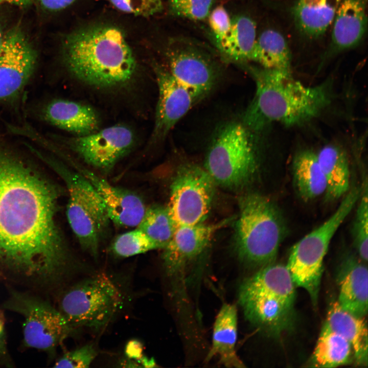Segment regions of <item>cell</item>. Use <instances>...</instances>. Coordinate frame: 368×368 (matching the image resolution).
<instances>
[{
  "label": "cell",
  "mask_w": 368,
  "mask_h": 368,
  "mask_svg": "<svg viewBox=\"0 0 368 368\" xmlns=\"http://www.w3.org/2000/svg\"><path fill=\"white\" fill-rule=\"evenodd\" d=\"M57 200L55 189L0 142V262L45 285L59 280L68 263Z\"/></svg>",
  "instance_id": "obj_1"
},
{
  "label": "cell",
  "mask_w": 368,
  "mask_h": 368,
  "mask_svg": "<svg viewBox=\"0 0 368 368\" xmlns=\"http://www.w3.org/2000/svg\"><path fill=\"white\" fill-rule=\"evenodd\" d=\"M63 58L73 77L99 90L123 88L134 79L137 64L122 31L107 25L77 30L65 38Z\"/></svg>",
  "instance_id": "obj_2"
},
{
  "label": "cell",
  "mask_w": 368,
  "mask_h": 368,
  "mask_svg": "<svg viewBox=\"0 0 368 368\" xmlns=\"http://www.w3.org/2000/svg\"><path fill=\"white\" fill-rule=\"evenodd\" d=\"M248 70L256 90L242 123L249 131H260L275 122L302 124L319 114L331 101V81L310 86L294 79L290 71L255 66Z\"/></svg>",
  "instance_id": "obj_3"
},
{
  "label": "cell",
  "mask_w": 368,
  "mask_h": 368,
  "mask_svg": "<svg viewBox=\"0 0 368 368\" xmlns=\"http://www.w3.org/2000/svg\"><path fill=\"white\" fill-rule=\"evenodd\" d=\"M295 297V286L286 266L274 262L246 279L239 291L246 318L273 337L294 327Z\"/></svg>",
  "instance_id": "obj_4"
},
{
  "label": "cell",
  "mask_w": 368,
  "mask_h": 368,
  "mask_svg": "<svg viewBox=\"0 0 368 368\" xmlns=\"http://www.w3.org/2000/svg\"><path fill=\"white\" fill-rule=\"evenodd\" d=\"M239 209L235 225L239 258L261 267L274 263L286 231L279 210L267 197L256 193L241 196Z\"/></svg>",
  "instance_id": "obj_5"
},
{
  "label": "cell",
  "mask_w": 368,
  "mask_h": 368,
  "mask_svg": "<svg viewBox=\"0 0 368 368\" xmlns=\"http://www.w3.org/2000/svg\"><path fill=\"white\" fill-rule=\"evenodd\" d=\"M361 191V188L350 189L335 212L291 248L286 266L295 286L308 292L314 307L318 303L324 260L330 243L358 202Z\"/></svg>",
  "instance_id": "obj_6"
},
{
  "label": "cell",
  "mask_w": 368,
  "mask_h": 368,
  "mask_svg": "<svg viewBox=\"0 0 368 368\" xmlns=\"http://www.w3.org/2000/svg\"><path fill=\"white\" fill-rule=\"evenodd\" d=\"M257 168L249 130L242 123L223 125L213 137L204 168L216 184L241 189L253 179Z\"/></svg>",
  "instance_id": "obj_7"
},
{
  "label": "cell",
  "mask_w": 368,
  "mask_h": 368,
  "mask_svg": "<svg viewBox=\"0 0 368 368\" xmlns=\"http://www.w3.org/2000/svg\"><path fill=\"white\" fill-rule=\"evenodd\" d=\"M123 294L106 274L87 278L62 295L59 310L71 326L99 330L105 327L122 308Z\"/></svg>",
  "instance_id": "obj_8"
},
{
  "label": "cell",
  "mask_w": 368,
  "mask_h": 368,
  "mask_svg": "<svg viewBox=\"0 0 368 368\" xmlns=\"http://www.w3.org/2000/svg\"><path fill=\"white\" fill-rule=\"evenodd\" d=\"M68 192L66 216L82 249L97 258L110 222L105 206L91 183L79 172L55 167Z\"/></svg>",
  "instance_id": "obj_9"
},
{
  "label": "cell",
  "mask_w": 368,
  "mask_h": 368,
  "mask_svg": "<svg viewBox=\"0 0 368 368\" xmlns=\"http://www.w3.org/2000/svg\"><path fill=\"white\" fill-rule=\"evenodd\" d=\"M4 307L23 317L24 343L29 348L53 352L73 330L59 309L26 292L11 290Z\"/></svg>",
  "instance_id": "obj_10"
},
{
  "label": "cell",
  "mask_w": 368,
  "mask_h": 368,
  "mask_svg": "<svg viewBox=\"0 0 368 368\" xmlns=\"http://www.w3.org/2000/svg\"><path fill=\"white\" fill-rule=\"evenodd\" d=\"M215 182L204 168L185 164L172 182L169 212L178 225L203 223L210 212Z\"/></svg>",
  "instance_id": "obj_11"
},
{
  "label": "cell",
  "mask_w": 368,
  "mask_h": 368,
  "mask_svg": "<svg viewBox=\"0 0 368 368\" xmlns=\"http://www.w3.org/2000/svg\"><path fill=\"white\" fill-rule=\"evenodd\" d=\"M83 160L103 172H108L134 144L130 128L117 124L81 136L62 139Z\"/></svg>",
  "instance_id": "obj_12"
},
{
  "label": "cell",
  "mask_w": 368,
  "mask_h": 368,
  "mask_svg": "<svg viewBox=\"0 0 368 368\" xmlns=\"http://www.w3.org/2000/svg\"><path fill=\"white\" fill-rule=\"evenodd\" d=\"M168 71L178 82L202 98L212 89L216 68L206 53L196 44L173 40L166 52Z\"/></svg>",
  "instance_id": "obj_13"
},
{
  "label": "cell",
  "mask_w": 368,
  "mask_h": 368,
  "mask_svg": "<svg viewBox=\"0 0 368 368\" xmlns=\"http://www.w3.org/2000/svg\"><path fill=\"white\" fill-rule=\"evenodd\" d=\"M37 55L19 29L4 35L0 49V101L16 96L31 77Z\"/></svg>",
  "instance_id": "obj_14"
},
{
  "label": "cell",
  "mask_w": 368,
  "mask_h": 368,
  "mask_svg": "<svg viewBox=\"0 0 368 368\" xmlns=\"http://www.w3.org/2000/svg\"><path fill=\"white\" fill-rule=\"evenodd\" d=\"M155 73L158 98L151 143L164 140L175 125L201 99L175 80L167 70L156 67Z\"/></svg>",
  "instance_id": "obj_15"
},
{
  "label": "cell",
  "mask_w": 368,
  "mask_h": 368,
  "mask_svg": "<svg viewBox=\"0 0 368 368\" xmlns=\"http://www.w3.org/2000/svg\"><path fill=\"white\" fill-rule=\"evenodd\" d=\"M231 221L228 218L211 224L178 225L163 248L162 259L167 273L172 276L179 272L204 250L215 234Z\"/></svg>",
  "instance_id": "obj_16"
},
{
  "label": "cell",
  "mask_w": 368,
  "mask_h": 368,
  "mask_svg": "<svg viewBox=\"0 0 368 368\" xmlns=\"http://www.w3.org/2000/svg\"><path fill=\"white\" fill-rule=\"evenodd\" d=\"M79 171L99 194L111 222L124 227L137 226L146 210L144 201L139 195L110 184L88 169L81 168Z\"/></svg>",
  "instance_id": "obj_17"
},
{
  "label": "cell",
  "mask_w": 368,
  "mask_h": 368,
  "mask_svg": "<svg viewBox=\"0 0 368 368\" xmlns=\"http://www.w3.org/2000/svg\"><path fill=\"white\" fill-rule=\"evenodd\" d=\"M367 23L366 0H341L326 54L335 55L355 47L364 36Z\"/></svg>",
  "instance_id": "obj_18"
},
{
  "label": "cell",
  "mask_w": 368,
  "mask_h": 368,
  "mask_svg": "<svg viewBox=\"0 0 368 368\" xmlns=\"http://www.w3.org/2000/svg\"><path fill=\"white\" fill-rule=\"evenodd\" d=\"M365 262L351 254L342 261L337 301L344 310L359 317L367 313L368 270Z\"/></svg>",
  "instance_id": "obj_19"
},
{
  "label": "cell",
  "mask_w": 368,
  "mask_h": 368,
  "mask_svg": "<svg viewBox=\"0 0 368 368\" xmlns=\"http://www.w3.org/2000/svg\"><path fill=\"white\" fill-rule=\"evenodd\" d=\"M43 119L62 130L81 136L99 129L100 121L95 109L89 105L65 99L49 102L42 111Z\"/></svg>",
  "instance_id": "obj_20"
},
{
  "label": "cell",
  "mask_w": 368,
  "mask_h": 368,
  "mask_svg": "<svg viewBox=\"0 0 368 368\" xmlns=\"http://www.w3.org/2000/svg\"><path fill=\"white\" fill-rule=\"evenodd\" d=\"M237 325L236 306L230 304H224L214 323L212 346L208 359L217 356L221 364L226 367H245L236 351Z\"/></svg>",
  "instance_id": "obj_21"
},
{
  "label": "cell",
  "mask_w": 368,
  "mask_h": 368,
  "mask_svg": "<svg viewBox=\"0 0 368 368\" xmlns=\"http://www.w3.org/2000/svg\"><path fill=\"white\" fill-rule=\"evenodd\" d=\"M341 0H297L292 8L294 24L305 37H321L332 25Z\"/></svg>",
  "instance_id": "obj_22"
},
{
  "label": "cell",
  "mask_w": 368,
  "mask_h": 368,
  "mask_svg": "<svg viewBox=\"0 0 368 368\" xmlns=\"http://www.w3.org/2000/svg\"><path fill=\"white\" fill-rule=\"evenodd\" d=\"M350 343L357 364H367V327L364 317L342 308L337 301L331 303L325 322Z\"/></svg>",
  "instance_id": "obj_23"
},
{
  "label": "cell",
  "mask_w": 368,
  "mask_h": 368,
  "mask_svg": "<svg viewBox=\"0 0 368 368\" xmlns=\"http://www.w3.org/2000/svg\"><path fill=\"white\" fill-rule=\"evenodd\" d=\"M324 174L327 199L333 200L343 196L350 189V170L348 157L334 145L324 146L316 154Z\"/></svg>",
  "instance_id": "obj_24"
},
{
  "label": "cell",
  "mask_w": 368,
  "mask_h": 368,
  "mask_svg": "<svg viewBox=\"0 0 368 368\" xmlns=\"http://www.w3.org/2000/svg\"><path fill=\"white\" fill-rule=\"evenodd\" d=\"M251 61L264 68L290 71V49L283 34L272 28L261 32L257 36Z\"/></svg>",
  "instance_id": "obj_25"
},
{
  "label": "cell",
  "mask_w": 368,
  "mask_h": 368,
  "mask_svg": "<svg viewBox=\"0 0 368 368\" xmlns=\"http://www.w3.org/2000/svg\"><path fill=\"white\" fill-rule=\"evenodd\" d=\"M256 29V24L251 17L245 14L235 16L232 18L230 31L218 50L233 61H251L257 36Z\"/></svg>",
  "instance_id": "obj_26"
},
{
  "label": "cell",
  "mask_w": 368,
  "mask_h": 368,
  "mask_svg": "<svg viewBox=\"0 0 368 368\" xmlns=\"http://www.w3.org/2000/svg\"><path fill=\"white\" fill-rule=\"evenodd\" d=\"M292 168L294 186L303 199L311 200L325 193L326 180L316 153L300 152L294 159Z\"/></svg>",
  "instance_id": "obj_27"
},
{
  "label": "cell",
  "mask_w": 368,
  "mask_h": 368,
  "mask_svg": "<svg viewBox=\"0 0 368 368\" xmlns=\"http://www.w3.org/2000/svg\"><path fill=\"white\" fill-rule=\"evenodd\" d=\"M353 357L349 341L324 323L311 358L312 366L335 367L349 363Z\"/></svg>",
  "instance_id": "obj_28"
},
{
  "label": "cell",
  "mask_w": 368,
  "mask_h": 368,
  "mask_svg": "<svg viewBox=\"0 0 368 368\" xmlns=\"http://www.w3.org/2000/svg\"><path fill=\"white\" fill-rule=\"evenodd\" d=\"M177 226L167 206L155 205L146 208L136 228L163 249L171 239Z\"/></svg>",
  "instance_id": "obj_29"
},
{
  "label": "cell",
  "mask_w": 368,
  "mask_h": 368,
  "mask_svg": "<svg viewBox=\"0 0 368 368\" xmlns=\"http://www.w3.org/2000/svg\"><path fill=\"white\" fill-rule=\"evenodd\" d=\"M111 249L117 256L127 258L162 248L136 228L118 236L112 242Z\"/></svg>",
  "instance_id": "obj_30"
},
{
  "label": "cell",
  "mask_w": 368,
  "mask_h": 368,
  "mask_svg": "<svg viewBox=\"0 0 368 368\" xmlns=\"http://www.w3.org/2000/svg\"><path fill=\"white\" fill-rule=\"evenodd\" d=\"M361 188L356 214L353 223V242L359 258L367 261L368 242V197L367 179Z\"/></svg>",
  "instance_id": "obj_31"
},
{
  "label": "cell",
  "mask_w": 368,
  "mask_h": 368,
  "mask_svg": "<svg viewBox=\"0 0 368 368\" xmlns=\"http://www.w3.org/2000/svg\"><path fill=\"white\" fill-rule=\"evenodd\" d=\"M214 0H168V8L172 16L200 21L208 18Z\"/></svg>",
  "instance_id": "obj_32"
},
{
  "label": "cell",
  "mask_w": 368,
  "mask_h": 368,
  "mask_svg": "<svg viewBox=\"0 0 368 368\" xmlns=\"http://www.w3.org/2000/svg\"><path fill=\"white\" fill-rule=\"evenodd\" d=\"M97 353L91 344H88L65 353L55 363L54 367H89Z\"/></svg>",
  "instance_id": "obj_33"
},
{
  "label": "cell",
  "mask_w": 368,
  "mask_h": 368,
  "mask_svg": "<svg viewBox=\"0 0 368 368\" xmlns=\"http://www.w3.org/2000/svg\"><path fill=\"white\" fill-rule=\"evenodd\" d=\"M207 18L219 49L230 31L232 18L225 7L219 5L211 10Z\"/></svg>",
  "instance_id": "obj_34"
},
{
  "label": "cell",
  "mask_w": 368,
  "mask_h": 368,
  "mask_svg": "<svg viewBox=\"0 0 368 368\" xmlns=\"http://www.w3.org/2000/svg\"><path fill=\"white\" fill-rule=\"evenodd\" d=\"M119 10L143 16H149L162 11V0H109Z\"/></svg>",
  "instance_id": "obj_35"
},
{
  "label": "cell",
  "mask_w": 368,
  "mask_h": 368,
  "mask_svg": "<svg viewBox=\"0 0 368 368\" xmlns=\"http://www.w3.org/2000/svg\"><path fill=\"white\" fill-rule=\"evenodd\" d=\"M0 364L8 366L12 364L7 348L5 320L0 312Z\"/></svg>",
  "instance_id": "obj_36"
},
{
  "label": "cell",
  "mask_w": 368,
  "mask_h": 368,
  "mask_svg": "<svg viewBox=\"0 0 368 368\" xmlns=\"http://www.w3.org/2000/svg\"><path fill=\"white\" fill-rule=\"evenodd\" d=\"M76 0H37L40 6L50 11H58L72 5Z\"/></svg>",
  "instance_id": "obj_37"
},
{
  "label": "cell",
  "mask_w": 368,
  "mask_h": 368,
  "mask_svg": "<svg viewBox=\"0 0 368 368\" xmlns=\"http://www.w3.org/2000/svg\"><path fill=\"white\" fill-rule=\"evenodd\" d=\"M126 353L130 358H138L141 356V348L139 342L131 341L126 348Z\"/></svg>",
  "instance_id": "obj_38"
},
{
  "label": "cell",
  "mask_w": 368,
  "mask_h": 368,
  "mask_svg": "<svg viewBox=\"0 0 368 368\" xmlns=\"http://www.w3.org/2000/svg\"><path fill=\"white\" fill-rule=\"evenodd\" d=\"M32 0H0V4H10L18 7L28 6Z\"/></svg>",
  "instance_id": "obj_39"
},
{
  "label": "cell",
  "mask_w": 368,
  "mask_h": 368,
  "mask_svg": "<svg viewBox=\"0 0 368 368\" xmlns=\"http://www.w3.org/2000/svg\"><path fill=\"white\" fill-rule=\"evenodd\" d=\"M4 35H3L2 29L1 27V25L0 23V49L2 45L3 39H4Z\"/></svg>",
  "instance_id": "obj_40"
}]
</instances>
